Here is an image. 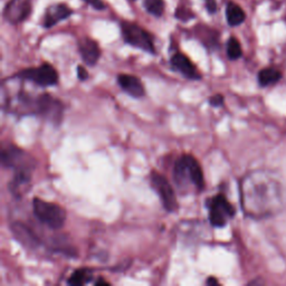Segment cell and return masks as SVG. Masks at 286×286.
<instances>
[{
  "mask_svg": "<svg viewBox=\"0 0 286 286\" xmlns=\"http://www.w3.org/2000/svg\"><path fill=\"white\" fill-rule=\"evenodd\" d=\"M240 202L244 212L254 219L273 217L285 202L283 183L272 172L257 170L240 182Z\"/></svg>",
  "mask_w": 286,
  "mask_h": 286,
  "instance_id": "obj_1",
  "label": "cell"
},
{
  "mask_svg": "<svg viewBox=\"0 0 286 286\" xmlns=\"http://www.w3.org/2000/svg\"><path fill=\"white\" fill-rule=\"evenodd\" d=\"M173 179L175 185L183 193H188L191 189L200 193L205 188L201 167L197 159L190 154H182L175 161Z\"/></svg>",
  "mask_w": 286,
  "mask_h": 286,
  "instance_id": "obj_2",
  "label": "cell"
},
{
  "mask_svg": "<svg viewBox=\"0 0 286 286\" xmlns=\"http://www.w3.org/2000/svg\"><path fill=\"white\" fill-rule=\"evenodd\" d=\"M32 212L40 223L51 229H60L66 220V211L54 202H48L40 198L32 200Z\"/></svg>",
  "mask_w": 286,
  "mask_h": 286,
  "instance_id": "obj_3",
  "label": "cell"
},
{
  "mask_svg": "<svg viewBox=\"0 0 286 286\" xmlns=\"http://www.w3.org/2000/svg\"><path fill=\"white\" fill-rule=\"evenodd\" d=\"M1 163L6 168L13 169L15 173L29 172L35 169L36 162L29 153L22 150L14 144H7L2 146L1 150Z\"/></svg>",
  "mask_w": 286,
  "mask_h": 286,
  "instance_id": "obj_4",
  "label": "cell"
},
{
  "mask_svg": "<svg viewBox=\"0 0 286 286\" xmlns=\"http://www.w3.org/2000/svg\"><path fill=\"white\" fill-rule=\"evenodd\" d=\"M206 206L209 211V222L214 227L226 226L228 220L235 216V208L224 195H217L208 199Z\"/></svg>",
  "mask_w": 286,
  "mask_h": 286,
  "instance_id": "obj_5",
  "label": "cell"
},
{
  "mask_svg": "<svg viewBox=\"0 0 286 286\" xmlns=\"http://www.w3.org/2000/svg\"><path fill=\"white\" fill-rule=\"evenodd\" d=\"M16 77L24 81H30L38 86H53L58 83V74L52 65L44 63L38 67L27 68L19 72Z\"/></svg>",
  "mask_w": 286,
  "mask_h": 286,
  "instance_id": "obj_6",
  "label": "cell"
},
{
  "mask_svg": "<svg viewBox=\"0 0 286 286\" xmlns=\"http://www.w3.org/2000/svg\"><path fill=\"white\" fill-rule=\"evenodd\" d=\"M64 108L62 102L51 94H40L37 97L36 114L55 125H59L63 120Z\"/></svg>",
  "mask_w": 286,
  "mask_h": 286,
  "instance_id": "obj_7",
  "label": "cell"
},
{
  "mask_svg": "<svg viewBox=\"0 0 286 286\" xmlns=\"http://www.w3.org/2000/svg\"><path fill=\"white\" fill-rule=\"evenodd\" d=\"M150 182L151 187L153 188L154 191L160 197L163 208L169 212H173L177 210V197H175L173 188L171 187L168 179L163 174L157 172V171H152L150 175Z\"/></svg>",
  "mask_w": 286,
  "mask_h": 286,
  "instance_id": "obj_8",
  "label": "cell"
},
{
  "mask_svg": "<svg viewBox=\"0 0 286 286\" xmlns=\"http://www.w3.org/2000/svg\"><path fill=\"white\" fill-rule=\"evenodd\" d=\"M122 34H123L124 40L128 44L148 52L150 54H156L152 37L148 31H145L140 26L130 23H123L122 24Z\"/></svg>",
  "mask_w": 286,
  "mask_h": 286,
  "instance_id": "obj_9",
  "label": "cell"
},
{
  "mask_svg": "<svg viewBox=\"0 0 286 286\" xmlns=\"http://www.w3.org/2000/svg\"><path fill=\"white\" fill-rule=\"evenodd\" d=\"M30 13L29 0H10L5 10V17L11 24L25 20Z\"/></svg>",
  "mask_w": 286,
  "mask_h": 286,
  "instance_id": "obj_10",
  "label": "cell"
},
{
  "mask_svg": "<svg viewBox=\"0 0 286 286\" xmlns=\"http://www.w3.org/2000/svg\"><path fill=\"white\" fill-rule=\"evenodd\" d=\"M11 231L15 238L27 248H37L40 245L37 235L23 223H14L11 225Z\"/></svg>",
  "mask_w": 286,
  "mask_h": 286,
  "instance_id": "obj_11",
  "label": "cell"
},
{
  "mask_svg": "<svg viewBox=\"0 0 286 286\" xmlns=\"http://www.w3.org/2000/svg\"><path fill=\"white\" fill-rule=\"evenodd\" d=\"M171 65H172L175 71L187 77V79L195 81L201 79V76H200L193 62L186 55L181 54V53H177V54L171 57Z\"/></svg>",
  "mask_w": 286,
  "mask_h": 286,
  "instance_id": "obj_12",
  "label": "cell"
},
{
  "mask_svg": "<svg viewBox=\"0 0 286 286\" xmlns=\"http://www.w3.org/2000/svg\"><path fill=\"white\" fill-rule=\"evenodd\" d=\"M117 83L120 85L121 88L123 89L125 93H128L130 96L136 97V99H140L143 97L145 94V89L141 81L138 79L137 76L129 75V74H120L117 76Z\"/></svg>",
  "mask_w": 286,
  "mask_h": 286,
  "instance_id": "obj_13",
  "label": "cell"
},
{
  "mask_svg": "<svg viewBox=\"0 0 286 286\" xmlns=\"http://www.w3.org/2000/svg\"><path fill=\"white\" fill-rule=\"evenodd\" d=\"M79 47L84 63L89 65V66H94L101 56V51L97 43L91 38H83L80 42Z\"/></svg>",
  "mask_w": 286,
  "mask_h": 286,
  "instance_id": "obj_14",
  "label": "cell"
},
{
  "mask_svg": "<svg viewBox=\"0 0 286 286\" xmlns=\"http://www.w3.org/2000/svg\"><path fill=\"white\" fill-rule=\"evenodd\" d=\"M71 15H72V10L69 9L66 5H62V3H59V5L52 6L48 8L46 11V15H45L44 25L45 27L50 28L52 26L56 25L59 20L67 18Z\"/></svg>",
  "mask_w": 286,
  "mask_h": 286,
  "instance_id": "obj_15",
  "label": "cell"
},
{
  "mask_svg": "<svg viewBox=\"0 0 286 286\" xmlns=\"http://www.w3.org/2000/svg\"><path fill=\"white\" fill-rule=\"evenodd\" d=\"M226 17L230 26H238L244 22L246 16H245L244 10L238 5H236L234 2H229L227 5Z\"/></svg>",
  "mask_w": 286,
  "mask_h": 286,
  "instance_id": "obj_16",
  "label": "cell"
},
{
  "mask_svg": "<svg viewBox=\"0 0 286 286\" xmlns=\"http://www.w3.org/2000/svg\"><path fill=\"white\" fill-rule=\"evenodd\" d=\"M92 271L88 268H80L76 269L72 273V275L69 276L67 280V284L73 286H81L89 283V281L92 280Z\"/></svg>",
  "mask_w": 286,
  "mask_h": 286,
  "instance_id": "obj_17",
  "label": "cell"
},
{
  "mask_svg": "<svg viewBox=\"0 0 286 286\" xmlns=\"http://www.w3.org/2000/svg\"><path fill=\"white\" fill-rule=\"evenodd\" d=\"M281 73L275 68H264L258 74V82L261 86H268L281 79Z\"/></svg>",
  "mask_w": 286,
  "mask_h": 286,
  "instance_id": "obj_18",
  "label": "cell"
},
{
  "mask_svg": "<svg viewBox=\"0 0 286 286\" xmlns=\"http://www.w3.org/2000/svg\"><path fill=\"white\" fill-rule=\"evenodd\" d=\"M242 47L238 40L235 37H230L227 43V55L229 57V59L236 60L242 56Z\"/></svg>",
  "mask_w": 286,
  "mask_h": 286,
  "instance_id": "obj_19",
  "label": "cell"
},
{
  "mask_svg": "<svg viewBox=\"0 0 286 286\" xmlns=\"http://www.w3.org/2000/svg\"><path fill=\"white\" fill-rule=\"evenodd\" d=\"M145 9L149 11L150 14L154 16H161L165 10V3L163 0H144Z\"/></svg>",
  "mask_w": 286,
  "mask_h": 286,
  "instance_id": "obj_20",
  "label": "cell"
},
{
  "mask_svg": "<svg viewBox=\"0 0 286 286\" xmlns=\"http://www.w3.org/2000/svg\"><path fill=\"white\" fill-rule=\"evenodd\" d=\"M209 103L212 106H215V108H217V106L223 105V103H224V96L220 95V94H216V95L210 97V99H209Z\"/></svg>",
  "mask_w": 286,
  "mask_h": 286,
  "instance_id": "obj_21",
  "label": "cell"
},
{
  "mask_svg": "<svg viewBox=\"0 0 286 286\" xmlns=\"http://www.w3.org/2000/svg\"><path fill=\"white\" fill-rule=\"evenodd\" d=\"M77 77H79L80 81H85L88 77V73L83 66L77 67Z\"/></svg>",
  "mask_w": 286,
  "mask_h": 286,
  "instance_id": "obj_22",
  "label": "cell"
},
{
  "mask_svg": "<svg viewBox=\"0 0 286 286\" xmlns=\"http://www.w3.org/2000/svg\"><path fill=\"white\" fill-rule=\"evenodd\" d=\"M84 1H86L89 5H92L94 8H96V9H103L104 8L103 2H102L101 0H84Z\"/></svg>",
  "mask_w": 286,
  "mask_h": 286,
  "instance_id": "obj_23",
  "label": "cell"
},
{
  "mask_svg": "<svg viewBox=\"0 0 286 286\" xmlns=\"http://www.w3.org/2000/svg\"><path fill=\"white\" fill-rule=\"evenodd\" d=\"M206 284H207V285H218L219 283H218V281L215 279V277H209V279L207 280Z\"/></svg>",
  "mask_w": 286,
  "mask_h": 286,
  "instance_id": "obj_24",
  "label": "cell"
},
{
  "mask_svg": "<svg viewBox=\"0 0 286 286\" xmlns=\"http://www.w3.org/2000/svg\"><path fill=\"white\" fill-rule=\"evenodd\" d=\"M109 284H110L109 282L103 280V279H100L95 282V285H109Z\"/></svg>",
  "mask_w": 286,
  "mask_h": 286,
  "instance_id": "obj_25",
  "label": "cell"
}]
</instances>
